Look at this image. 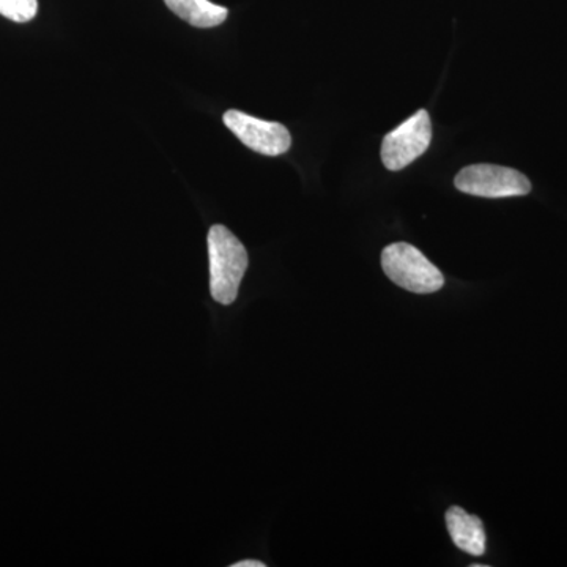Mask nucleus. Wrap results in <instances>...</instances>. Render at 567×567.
Returning <instances> with one entry per match:
<instances>
[{"label":"nucleus","mask_w":567,"mask_h":567,"mask_svg":"<svg viewBox=\"0 0 567 567\" xmlns=\"http://www.w3.org/2000/svg\"><path fill=\"white\" fill-rule=\"evenodd\" d=\"M447 532L454 546L465 554L481 557L486 551V532L480 517L472 516L462 507L453 506L446 513Z\"/></svg>","instance_id":"423d86ee"},{"label":"nucleus","mask_w":567,"mask_h":567,"mask_svg":"<svg viewBox=\"0 0 567 567\" xmlns=\"http://www.w3.org/2000/svg\"><path fill=\"white\" fill-rule=\"evenodd\" d=\"M454 185L458 192L487 199L527 196L532 192L527 175L495 164H473L464 167L457 174Z\"/></svg>","instance_id":"7ed1b4c3"},{"label":"nucleus","mask_w":567,"mask_h":567,"mask_svg":"<svg viewBox=\"0 0 567 567\" xmlns=\"http://www.w3.org/2000/svg\"><path fill=\"white\" fill-rule=\"evenodd\" d=\"M432 141L431 115L425 110L388 133L382 144V162L388 171H402L427 151Z\"/></svg>","instance_id":"20e7f679"},{"label":"nucleus","mask_w":567,"mask_h":567,"mask_svg":"<svg viewBox=\"0 0 567 567\" xmlns=\"http://www.w3.org/2000/svg\"><path fill=\"white\" fill-rule=\"evenodd\" d=\"M223 121L246 147L260 155L279 156L292 147V136L281 123L260 121L235 110L227 111Z\"/></svg>","instance_id":"39448f33"},{"label":"nucleus","mask_w":567,"mask_h":567,"mask_svg":"<svg viewBox=\"0 0 567 567\" xmlns=\"http://www.w3.org/2000/svg\"><path fill=\"white\" fill-rule=\"evenodd\" d=\"M233 567H265V563L256 561V559H245V561H238Z\"/></svg>","instance_id":"1a4fd4ad"},{"label":"nucleus","mask_w":567,"mask_h":567,"mask_svg":"<svg viewBox=\"0 0 567 567\" xmlns=\"http://www.w3.org/2000/svg\"><path fill=\"white\" fill-rule=\"evenodd\" d=\"M382 267L388 278L413 293H435L445 286L442 271L420 249L409 244L386 246Z\"/></svg>","instance_id":"f03ea898"},{"label":"nucleus","mask_w":567,"mask_h":567,"mask_svg":"<svg viewBox=\"0 0 567 567\" xmlns=\"http://www.w3.org/2000/svg\"><path fill=\"white\" fill-rule=\"evenodd\" d=\"M173 13L199 29L216 28L227 20L229 10L210 0H164Z\"/></svg>","instance_id":"0eeeda50"},{"label":"nucleus","mask_w":567,"mask_h":567,"mask_svg":"<svg viewBox=\"0 0 567 567\" xmlns=\"http://www.w3.org/2000/svg\"><path fill=\"white\" fill-rule=\"evenodd\" d=\"M39 0H0V14L14 22H29L37 17Z\"/></svg>","instance_id":"6e6552de"},{"label":"nucleus","mask_w":567,"mask_h":567,"mask_svg":"<svg viewBox=\"0 0 567 567\" xmlns=\"http://www.w3.org/2000/svg\"><path fill=\"white\" fill-rule=\"evenodd\" d=\"M208 259L212 297L218 303L233 305L249 264L244 244L227 227L213 226L208 233Z\"/></svg>","instance_id":"f257e3e1"}]
</instances>
